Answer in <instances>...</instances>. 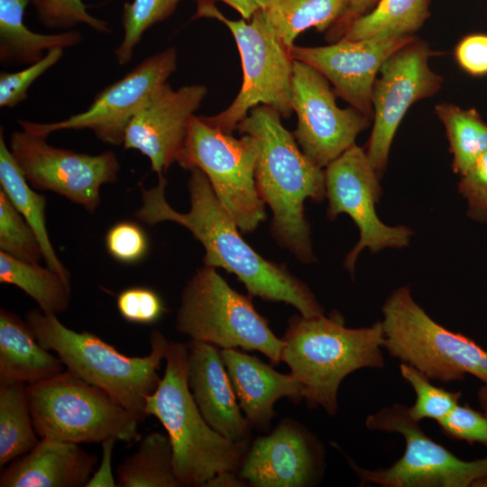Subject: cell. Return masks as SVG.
<instances>
[{
	"label": "cell",
	"instance_id": "obj_28",
	"mask_svg": "<svg viewBox=\"0 0 487 487\" xmlns=\"http://www.w3.org/2000/svg\"><path fill=\"white\" fill-rule=\"evenodd\" d=\"M120 487H181L174 471L168 435L152 432L116 469Z\"/></svg>",
	"mask_w": 487,
	"mask_h": 487
},
{
	"label": "cell",
	"instance_id": "obj_3",
	"mask_svg": "<svg viewBox=\"0 0 487 487\" xmlns=\"http://www.w3.org/2000/svg\"><path fill=\"white\" fill-rule=\"evenodd\" d=\"M281 338V362L302 384V399L329 416L337 413L338 390L347 375L385 365L381 321L350 328L336 312L329 317L294 315Z\"/></svg>",
	"mask_w": 487,
	"mask_h": 487
},
{
	"label": "cell",
	"instance_id": "obj_23",
	"mask_svg": "<svg viewBox=\"0 0 487 487\" xmlns=\"http://www.w3.org/2000/svg\"><path fill=\"white\" fill-rule=\"evenodd\" d=\"M58 355L37 340L26 320L0 310V383L32 384L65 370Z\"/></svg>",
	"mask_w": 487,
	"mask_h": 487
},
{
	"label": "cell",
	"instance_id": "obj_35",
	"mask_svg": "<svg viewBox=\"0 0 487 487\" xmlns=\"http://www.w3.org/2000/svg\"><path fill=\"white\" fill-rule=\"evenodd\" d=\"M37 20L46 28L56 31L73 30L86 24L99 33H111L109 23L87 11L82 0H29Z\"/></svg>",
	"mask_w": 487,
	"mask_h": 487
},
{
	"label": "cell",
	"instance_id": "obj_6",
	"mask_svg": "<svg viewBox=\"0 0 487 487\" xmlns=\"http://www.w3.org/2000/svg\"><path fill=\"white\" fill-rule=\"evenodd\" d=\"M195 18H211L231 32L239 51L243 82L230 106L212 116H202L209 124L232 134L239 123L260 105L289 118L291 106L293 59L264 14L258 9L250 20H230L212 0H197Z\"/></svg>",
	"mask_w": 487,
	"mask_h": 487
},
{
	"label": "cell",
	"instance_id": "obj_46",
	"mask_svg": "<svg viewBox=\"0 0 487 487\" xmlns=\"http://www.w3.org/2000/svg\"><path fill=\"white\" fill-rule=\"evenodd\" d=\"M477 398L483 413L487 416V384L483 383L479 389Z\"/></svg>",
	"mask_w": 487,
	"mask_h": 487
},
{
	"label": "cell",
	"instance_id": "obj_18",
	"mask_svg": "<svg viewBox=\"0 0 487 487\" xmlns=\"http://www.w3.org/2000/svg\"><path fill=\"white\" fill-rule=\"evenodd\" d=\"M207 94L201 84L173 89L164 83L129 122L124 137V149L146 156L158 178L179 162L184 152L188 125Z\"/></svg>",
	"mask_w": 487,
	"mask_h": 487
},
{
	"label": "cell",
	"instance_id": "obj_44",
	"mask_svg": "<svg viewBox=\"0 0 487 487\" xmlns=\"http://www.w3.org/2000/svg\"><path fill=\"white\" fill-rule=\"evenodd\" d=\"M242 487L247 486L246 482L242 480L238 473L226 472L216 475L212 479L206 487Z\"/></svg>",
	"mask_w": 487,
	"mask_h": 487
},
{
	"label": "cell",
	"instance_id": "obj_22",
	"mask_svg": "<svg viewBox=\"0 0 487 487\" xmlns=\"http://www.w3.org/2000/svg\"><path fill=\"white\" fill-rule=\"evenodd\" d=\"M97 457L79 444L40 439L29 453L11 462L1 487H86Z\"/></svg>",
	"mask_w": 487,
	"mask_h": 487
},
{
	"label": "cell",
	"instance_id": "obj_4",
	"mask_svg": "<svg viewBox=\"0 0 487 487\" xmlns=\"http://www.w3.org/2000/svg\"><path fill=\"white\" fill-rule=\"evenodd\" d=\"M164 360L163 377L145 410L167 431L180 486L206 487L220 473H238L251 442H234L204 418L188 383V345L170 341Z\"/></svg>",
	"mask_w": 487,
	"mask_h": 487
},
{
	"label": "cell",
	"instance_id": "obj_14",
	"mask_svg": "<svg viewBox=\"0 0 487 487\" xmlns=\"http://www.w3.org/2000/svg\"><path fill=\"white\" fill-rule=\"evenodd\" d=\"M326 216L330 220L348 215L359 230V240L345 256V268L354 274L355 262L364 248L378 253L409 244L413 232L405 225L391 226L378 216L376 204L382 195L381 177L365 149L356 143L325 168Z\"/></svg>",
	"mask_w": 487,
	"mask_h": 487
},
{
	"label": "cell",
	"instance_id": "obj_8",
	"mask_svg": "<svg viewBox=\"0 0 487 487\" xmlns=\"http://www.w3.org/2000/svg\"><path fill=\"white\" fill-rule=\"evenodd\" d=\"M381 321L383 348L430 380L462 381L469 373L487 384V351L469 337L436 322L399 287L385 300Z\"/></svg>",
	"mask_w": 487,
	"mask_h": 487
},
{
	"label": "cell",
	"instance_id": "obj_47",
	"mask_svg": "<svg viewBox=\"0 0 487 487\" xmlns=\"http://www.w3.org/2000/svg\"><path fill=\"white\" fill-rule=\"evenodd\" d=\"M473 486H476V487H479V486H481V487H487V478L477 481V482L473 484Z\"/></svg>",
	"mask_w": 487,
	"mask_h": 487
},
{
	"label": "cell",
	"instance_id": "obj_7",
	"mask_svg": "<svg viewBox=\"0 0 487 487\" xmlns=\"http://www.w3.org/2000/svg\"><path fill=\"white\" fill-rule=\"evenodd\" d=\"M39 437L75 444L139 439L140 420L111 395L68 370L26 385Z\"/></svg>",
	"mask_w": 487,
	"mask_h": 487
},
{
	"label": "cell",
	"instance_id": "obj_31",
	"mask_svg": "<svg viewBox=\"0 0 487 487\" xmlns=\"http://www.w3.org/2000/svg\"><path fill=\"white\" fill-rule=\"evenodd\" d=\"M435 113L446 130L453 171L462 176L487 151V123L475 108L451 103L437 104Z\"/></svg>",
	"mask_w": 487,
	"mask_h": 487
},
{
	"label": "cell",
	"instance_id": "obj_38",
	"mask_svg": "<svg viewBox=\"0 0 487 487\" xmlns=\"http://www.w3.org/2000/svg\"><path fill=\"white\" fill-rule=\"evenodd\" d=\"M116 307L124 320L141 325L155 323L165 311L160 295L142 286L130 287L121 291L116 299Z\"/></svg>",
	"mask_w": 487,
	"mask_h": 487
},
{
	"label": "cell",
	"instance_id": "obj_27",
	"mask_svg": "<svg viewBox=\"0 0 487 487\" xmlns=\"http://www.w3.org/2000/svg\"><path fill=\"white\" fill-rule=\"evenodd\" d=\"M0 282L21 289L45 314L57 316L70 303L69 280L48 266L21 261L1 251Z\"/></svg>",
	"mask_w": 487,
	"mask_h": 487
},
{
	"label": "cell",
	"instance_id": "obj_37",
	"mask_svg": "<svg viewBox=\"0 0 487 487\" xmlns=\"http://www.w3.org/2000/svg\"><path fill=\"white\" fill-rule=\"evenodd\" d=\"M105 245L112 258L126 264L142 261L149 249L145 232L132 221H121L112 225L106 234Z\"/></svg>",
	"mask_w": 487,
	"mask_h": 487
},
{
	"label": "cell",
	"instance_id": "obj_5",
	"mask_svg": "<svg viewBox=\"0 0 487 487\" xmlns=\"http://www.w3.org/2000/svg\"><path fill=\"white\" fill-rule=\"evenodd\" d=\"M25 320L38 342L60 358L66 370L116 400L140 421L147 417L146 400L161 381L158 371L169 342L158 330L150 335L148 355L127 356L99 336L64 326L56 315L30 310Z\"/></svg>",
	"mask_w": 487,
	"mask_h": 487
},
{
	"label": "cell",
	"instance_id": "obj_36",
	"mask_svg": "<svg viewBox=\"0 0 487 487\" xmlns=\"http://www.w3.org/2000/svg\"><path fill=\"white\" fill-rule=\"evenodd\" d=\"M64 50L48 51L39 61L16 72L0 73V106L11 108L28 97L32 84L54 66L63 56Z\"/></svg>",
	"mask_w": 487,
	"mask_h": 487
},
{
	"label": "cell",
	"instance_id": "obj_42",
	"mask_svg": "<svg viewBox=\"0 0 487 487\" xmlns=\"http://www.w3.org/2000/svg\"><path fill=\"white\" fill-rule=\"evenodd\" d=\"M380 0H352L348 9L336 23L326 32V40L332 43L339 41L351 23L370 12Z\"/></svg>",
	"mask_w": 487,
	"mask_h": 487
},
{
	"label": "cell",
	"instance_id": "obj_10",
	"mask_svg": "<svg viewBox=\"0 0 487 487\" xmlns=\"http://www.w3.org/2000/svg\"><path fill=\"white\" fill-rule=\"evenodd\" d=\"M257 147L248 134L235 138L194 115L179 164L207 177L220 204L243 233L266 220L265 203L255 185Z\"/></svg>",
	"mask_w": 487,
	"mask_h": 487
},
{
	"label": "cell",
	"instance_id": "obj_13",
	"mask_svg": "<svg viewBox=\"0 0 487 487\" xmlns=\"http://www.w3.org/2000/svg\"><path fill=\"white\" fill-rule=\"evenodd\" d=\"M47 137L23 129L11 134L8 148L23 175L32 188L52 191L95 212L101 187L118 179L115 153H79L51 146Z\"/></svg>",
	"mask_w": 487,
	"mask_h": 487
},
{
	"label": "cell",
	"instance_id": "obj_21",
	"mask_svg": "<svg viewBox=\"0 0 487 487\" xmlns=\"http://www.w3.org/2000/svg\"><path fill=\"white\" fill-rule=\"evenodd\" d=\"M239 406L251 427L268 432L281 398L299 400L303 387L292 374L280 373L237 348L220 349Z\"/></svg>",
	"mask_w": 487,
	"mask_h": 487
},
{
	"label": "cell",
	"instance_id": "obj_26",
	"mask_svg": "<svg viewBox=\"0 0 487 487\" xmlns=\"http://www.w3.org/2000/svg\"><path fill=\"white\" fill-rule=\"evenodd\" d=\"M0 185L14 207L36 233L43 250L46 266L69 280V272L56 254L48 234L45 219L46 198L32 189L16 165L0 133Z\"/></svg>",
	"mask_w": 487,
	"mask_h": 487
},
{
	"label": "cell",
	"instance_id": "obj_2",
	"mask_svg": "<svg viewBox=\"0 0 487 487\" xmlns=\"http://www.w3.org/2000/svg\"><path fill=\"white\" fill-rule=\"evenodd\" d=\"M280 117L275 109L260 105L239 123L237 130L255 141V185L272 212L273 238L299 261L310 263L316 256L304 203L326 198L325 170L305 155Z\"/></svg>",
	"mask_w": 487,
	"mask_h": 487
},
{
	"label": "cell",
	"instance_id": "obj_20",
	"mask_svg": "<svg viewBox=\"0 0 487 487\" xmlns=\"http://www.w3.org/2000/svg\"><path fill=\"white\" fill-rule=\"evenodd\" d=\"M188 345V383L208 425L234 442H251L245 418L221 357L220 348L200 341Z\"/></svg>",
	"mask_w": 487,
	"mask_h": 487
},
{
	"label": "cell",
	"instance_id": "obj_30",
	"mask_svg": "<svg viewBox=\"0 0 487 487\" xmlns=\"http://www.w3.org/2000/svg\"><path fill=\"white\" fill-rule=\"evenodd\" d=\"M40 439L32 422L26 384L0 383V465L29 453Z\"/></svg>",
	"mask_w": 487,
	"mask_h": 487
},
{
	"label": "cell",
	"instance_id": "obj_45",
	"mask_svg": "<svg viewBox=\"0 0 487 487\" xmlns=\"http://www.w3.org/2000/svg\"><path fill=\"white\" fill-rule=\"evenodd\" d=\"M225 4L230 5L240 15L245 19L250 20L255 12L259 9L256 0H221Z\"/></svg>",
	"mask_w": 487,
	"mask_h": 487
},
{
	"label": "cell",
	"instance_id": "obj_41",
	"mask_svg": "<svg viewBox=\"0 0 487 487\" xmlns=\"http://www.w3.org/2000/svg\"><path fill=\"white\" fill-rule=\"evenodd\" d=\"M459 67L473 77L487 76V34L472 33L462 38L454 51Z\"/></svg>",
	"mask_w": 487,
	"mask_h": 487
},
{
	"label": "cell",
	"instance_id": "obj_29",
	"mask_svg": "<svg viewBox=\"0 0 487 487\" xmlns=\"http://www.w3.org/2000/svg\"><path fill=\"white\" fill-rule=\"evenodd\" d=\"M432 0H380L354 21L341 39L358 41L379 34L416 36L430 16Z\"/></svg>",
	"mask_w": 487,
	"mask_h": 487
},
{
	"label": "cell",
	"instance_id": "obj_19",
	"mask_svg": "<svg viewBox=\"0 0 487 487\" xmlns=\"http://www.w3.org/2000/svg\"><path fill=\"white\" fill-rule=\"evenodd\" d=\"M324 457L314 434L283 418L271 432L251 441L238 474L247 486L308 487L323 475Z\"/></svg>",
	"mask_w": 487,
	"mask_h": 487
},
{
	"label": "cell",
	"instance_id": "obj_33",
	"mask_svg": "<svg viewBox=\"0 0 487 487\" xmlns=\"http://www.w3.org/2000/svg\"><path fill=\"white\" fill-rule=\"evenodd\" d=\"M0 250L18 260L39 263L42 247L32 227L0 190Z\"/></svg>",
	"mask_w": 487,
	"mask_h": 487
},
{
	"label": "cell",
	"instance_id": "obj_9",
	"mask_svg": "<svg viewBox=\"0 0 487 487\" xmlns=\"http://www.w3.org/2000/svg\"><path fill=\"white\" fill-rule=\"evenodd\" d=\"M251 298L231 288L216 267L203 265L183 289L176 329L190 340L220 349L258 351L277 365L284 342L256 311Z\"/></svg>",
	"mask_w": 487,
	"mask_h": 487
},
{
	"label": "cell",
	"instance_id": "obj_16",
	"mask_svg": "<svg viewBox=\"0 0 487 487\" xmlns=\"http://www.w3.org/2000/svg\"><path fill=\"white\" fill-rule=\"evenodd\" d=\"M291 106L298 118L292 133L301 151L326 168L355 144L372 120L353 106L340 108L329 81L316 69L293 60Z\"/></svg>",
	"mask_w": 487,
	"mask_h": 487
},
{
	"label": "cell",
	"instance_id": "obj_11",
	"mask_svg": "<svg viewBox=\"0 0 487 487\" xmlns=\"http://www.w3.org/2000/svg\"><path fill=\"white\" fill-rule=\"evenodd\" d=\"M370 430L397 433L406 447L402 456L386 468L364 469L348 458L363 483L382 487H468L487 478V457L464 461L430 438L411 418L409 407L394 403L369 415Z\"/></svg>",
	"mask_w": 487,
	"mask_h": 487
},
{
	"label": "cell",
	"instance_id": "obj_1",
	"mask_svg": "<svg viewBox=\"0 0 487 487\" xmlns=\"http://www.w3.org/2000/svg\"><path fill=\"white\" fill-rule=\"evenodd\" d=\"M189 171L188 212H178L168 203L167 180L162 177L157 186L142 188V205L135 217L150 225L169 221L186 227L205 249L204 265L221 267L234 274L249 296L291 305L304 317L324 315L322 306L304 281L285 265L264 259L244 240L205 173L198 168Z\"/></svg>",
	"mask_w": 487,
	"mask_h": 487
},
{
	"label": "cell",
	"instance_id": "obj_17",
	"mask_svg": "<svg viewBox=\"0 0 487 487\" xmlns=\"http://www.w3.org/2000/svg\"><path fill=\"white\" fill-rule=\"evenodd\" d=\"M416 36L385 33L358 41L340 39L326 46L294 44L289 54L320 72L336 96L372 121V87L381 67Z\"/></svg>",
	"mask_w": 487,
	"mask_h": 487
},
{
	"label": "cell",
	"instance_id": "obj_12",
	"mask_svg": "<svg viewBox=\"0 0 487 487\" xmlns=\"http://www.w3.org/2000/svg\"><path fill=\"white\" fill-rule=\"evenodd\" d=\"M435 52L417 36L382 64L372 93V127L366 154L381 178L400 122L415 103L436 96L444 78L429 65Z\"/></svg>",
	"mask_w": 487,
	"mask_h": 487
},
{
	"label": "cell",
	"instance_id": "obj_34",
	"mask_svg": "<svg viewBox=\"0 0 487 487\" xmlns=\"http://www.w3.org/2000/svg\"><path fill=\"white\" fill-rule=\"evenodd\" d=\"M400 372L416 394L414 404L409 407V413L416 421L429 418L437 422L459 403L460 391H448L433 385L430 379L411 365L401 363Z\"/></svg>",
	"mask_w": 487,
	"mask_h": 487
},
{
	"label": "cell",
	"instance_id": "obj_40",
	"mask_svg": "<svg viewBox=\"0 0 487 487\" xmlns=\"http://www.w3.org/2000/svg\"><path fill=\"white\" fill-rule=\"evenodd\" d=\"M459 177L457 188L466 202L467 216L477 223H487V151Z\"/></svg>",
	"mask_w": 487,
	"mask_h": 487
},
{
	"label": "cell",
	"instance_id": "obj_24",
	"mask_svg": "<svg viewBox=\"0 0 487 487\" xmlns=\"http://www.w3.org/2000/svg\"><path fill=\"white\" fill-rule=\"evenodd\" d=\"M29 0H0V61L4 64L31 65L55 49L65 50L82 41L79 31L39 33L23 23Z\"/></svg>",
	"mask_w": 487,
	"mask_h": 487
},
{
	"label": "cell",
	"instance_id": "obj_39",
	"mask_svg": "<svg viewBox=\"0 0 487 487\" xmlns=\"http://www.w3.org/2000/svg\"><path fill=\"white\" fill-rule=\"evenodd\" d=\"M441 430L448 436L479 443L487 447V416L469 405L459 403L442 419L437 421Z\"/></svg>",
	"mask_w": 487,
	"mask_h": 487
},
{
	"label": "cell",
	"instance_id": "obj_15",
	"mask_svg": "<svg viewBox=\"0 0 487 487\" xmlns=\"http://www.w3.org/2000/svg\"><path fill=\"white\" fill-rule=\"evenodd\" d=\"M177 51L169 47L137 64L98 92L87 110L53 123L18 120L23 130L48 136L57 131H92L103 143L123 144L131 119L177 69Z\"/></svg>",
	"mask_w": 487,
	"mask_h": 487
},
{
	"label": "cell",
	"instance_id": "obj_25",
	"mask_svg": "<svg viewBox=\"0 0 487 487\" xmlns=\"http://www.w3.org/2000/svg\"><path fill=\"white\" fill-rule=\"evenodd\" d=\"M352 0H256L259 9L289 50L308 29L326 32L348 9Z\"/></svg>",
	"mask_w": 487,
	"mask_h": 487
},
{
	"label": "cell",
	"instance_id": "obj_32",
	"mask_svg": "<svg viewBox=\"0 0 487 487\" xmlns=\"http://www.w3.org/2000/svg\"><path fill=\"white\" fill-rule=\"evenodd\" d=\"M181 0H133L125 3L122 13L124 36L115 50L117 63L125 65L132 60L144 32L154 24L172 15Z\"/></svg>",
	"mask_w": 487,
	"mask_h": 487
},
{
	"label": "cell",
	"instance_id": "obj_43",
	"mask_svg": "<svg viewBox=\"0 0 487 487\" xmlns=\"http://www.w3.org/2000/svg\"><path fill=\"white\" fill-rule=\"evenodd\" d=\"M116 438L109 437L102 444V456L97 469L93 473L86 487H115L117 482L112 473V457Z\"/></svg>",
	"mask_w": 487,
	"mask_h": 487
}]
</instances>
